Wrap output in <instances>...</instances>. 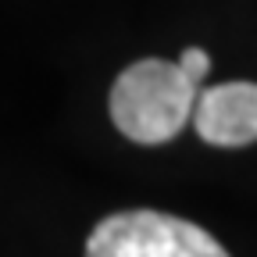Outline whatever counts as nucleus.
<instances>
[{
    "mask_svg": "<svg viewBox=\"0 0 257 257\" xmlns=\"http://www.w3.org/2000/svg\"><path fill=\"white\" fill-rule=\"evenodd\" d=\"M200 89L179 61L143 57L118 72L107 93V114L114 128L140 147L175 140L193 121Z\"/></svg>",
    "mask_w": 257,
    "mask_h": 257,
    "instance_id": "obj_1",
    "label": "nucleus"
},
{
    "mask_svg": "<svg viewBox=\"0 0 257 257\" xmlns=\"http://www.w3.org/2000/svg\"><path fill=\"white\" fill-rule=\"evenodd\" d=\"M82 257H229V250L197 221L140 207L100 218Z\"/></svg>",
    "mask_w": 257,
    "mask_h": 257,
    "instance_id": "obj_2",
    "label": "nucleus"
},
{
    "mask_svg": "<svg viewBox=\"0 0 257 257\" xmlns=\"http://www.w3.org/2000/svg\"><path fill=\"white\" fill-rule=\"evenodd\" d=\"M193 128L211 147H250L257 143V82H218L200 89Z\"/></svg>",
    "mask_w": 257,
    "mask_h": 257,
    "instance_id": "obj_3",
    "label": "nucleus"
},
{
    "mask_svg": "<svg viewBox=\"0 0 257 257\" xmlns=\"http://www.w3.org/2000/svg\"><path fill=\"white\" fill-rule=\"evenodd\" d=\"M179 64H182V72L200 86V82H204V75L211 72V54H207V50H200V47H186V50L179 54Z\"/></svg>",
    "mask_w": 257,
    "mask_h": 257,
    "instance_id": "obj_4",
    "label": "nucleus"
}]
</instances>
